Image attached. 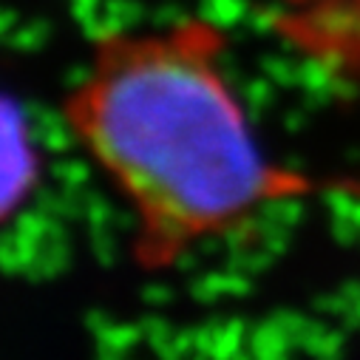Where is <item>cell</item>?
I'll list each match as a JSON object with an SVG mask.
<instances>
[{
    "label": "cell",
    "instance_id": "7a4b0ae2",
    "mask_svg": "<svg viewBox=\"0 0 360 360\" xmlns=\"http://www.w3.org/2000/svg\"><path fill=\"white\" fill-rule=\"evenodd\" d=\"M37 150L32 145L23 108L0 94V224H4L37 185Z\"/></svg>",
    "mask_w": 360,
    "mask_h": 360
},
{
    "label": "cell",
    "instance_id": "6da1fadb",
    "mask_svg": "<svg viewBox=\"0 0 360 360\" xmlns=\"http://www.w3.org/2000/svg\"><path fill=\"white\" fill-rule=\"evenodd\" d=\"M221 49L219 29L202 20L108 34L68 97L77 139L139 219L134 247L148 269L307 188L261 153L219 68Z\"/></svg>",
    "mask_w": 360,
    "mask_h": 360
}]
</instances>
